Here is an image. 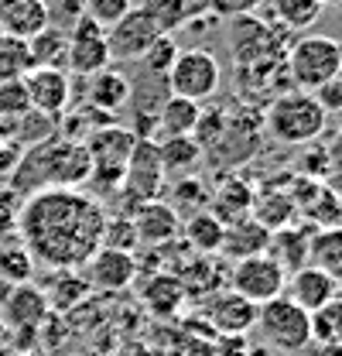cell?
I'll use <instances>...</instances> for the list:
<instances>
[{
    "mask_svg": "<svg viewBox=\"0 0 342 356\" xmlns=\"http://www.w3.org/2000/svg\"><path fill=\"white\" fill-rule=\"evenodd\" d=\"M284 295H288L298 309L315 312V309H322L325 302H332V298L339 295V281H336L329 270H322V267L304 264V267H298V270L288 274Z\"/></svg>",
    "mask_w": 342,
    "mask_h": 356,
    "instance_id": "2e32d148",
    "label": "cell"
},
{
    "mask_svg": "<svg viewBox=\"0 0 342 356\" xmlns=\"http://www.w3.org/2000/svg\"><path fill=\"white\" fill-rule=\"evenodd\" d=\"M250 216L260 220L274 233V229H281V226H291L295 216H298V209H295V202H291V192H277V195H270V199H254Z\"/></svg>",
    "mask_w": 342,
    "mask_h": 356,
    "instance_id": "1f68e13d",
    "label": "cell"
},
{
    "mask_svg": "<svg viewBox=\"0 0 342 356\" xmlns=\"http://www.w3.org/2000/svg\"><path fill=\"white\" fill-rule=\"evenodd\" d=\"M325 124H329V113L304 89H291L277 96L267 110V134L281 144H311L325 131Z\"/></svg>",
    "mask_w": 342,
    "mask_h": 356,
    "instance_id": "277c9868",
    "label": "cell"
},
{
    "mask_svg": "<svg viewBox=\"0 0 342 356\" xmlns=\"http://www.w3.org/2000/svg\"><path fill=\"white\" fill-rule=\"evenodd\" d=\"M133 131L127 127H110V124H103V127H96V131L86 134V151H89V181H86V188H89V195L96 192V199L99 195H106V192H120V181H124V168H127V158H130V147H133Z\"/></svg>",
    "mask_w": 342,
    "mask_h": 356,
    "instance_id": "3957f363",
    "label": "cell"
},
{
    "mask_svg": "<svg viewBox=\"0 0 342 356\" xmlns=\"http://www.w3.org/2000/svg\"><path fill=\"white\" fill-rule=\"evenodd\" d=\"M260 3H267V0H209V7L219 14H250Z\"/></svg>",
    "mask_w": 342,
    "mask_h": 356,
    "instance_id": "7bdbcfd3",
    "label": "cell"
},
{
    "mask_svg": "<svg viewBox=\"0 0 342 356\" xmlns=\"http://www.w3.org/2000/svg\"><path fill=\"white\" fill-rule=\"evenodd\" d=\"M219 83H222V69L209 48H178L168 76H165L171 96H185L195 103H206L209 96H215Z\"/></svg>",
    "mask_w": 342,
    "mask_h": 356,
    "instance_id": "8992f818",
    "label": "cell"
},
{
    "mask_svg": "<svg viewBox=\"0 0 342 356\" xmlns=\"http://www.w3.org/2000/svg\"><path fill=\"white\" fill-rule=\"evenodd\" d=\"M31 274H35V261H31V254L21 240L0 247V281L24 284V281H31Z\"/></svg>",
    "mask_w": 342,
    "mask_h": 356,
    "instance_id": "d6a6232c",
    "label": "cell"
},
{
    "mask_svg": "<svg viewBox=\"0 0 342 356\" xmlns=\"http://www.w3.org/2000/svg\"><path fill=\"white\" fill-rule=\"evenodd\" d=\"M332 192H336V195H339V199H342V175L336 178V188H332Z\"/></svg>",
    "mask_w": 342,
    "mask_h": 356,
    "instance_id": "ee69618b",
    "label": "cell"
},
{
    "mask_svg": "<svg viewBox=\"0 0 342 356\" xmlns=\"http://www.w3.org/2000/svg\"><path fill=\"white\" fill-rule=\"evenodd\" d=\"M106 65H113L110 48H106V28H99L96 21H89L86 14H79L69 24V55H65V72L69 76H96Z\"/></svg>",
    "mask_w": 342,
    "mask_h": 356,
    "instance_id": "30bf717a",
    "label": "cell"
},
{
    "mask_svg": "<svg viewBox=\"0 0 342 356\" xmlns=\"http://www.w3.org/2000/svg\"><path fill=\"white\" fill-rule=\"evenodd\" d=\"M284 284H288L284 267L277 264L274 257H267V254L233 261V267H229V291H236L240 298H247L256 309L263 302L281 298L284 295Z\"/></svg>",
    "mask_w": 342,
    "mask_h": 356,
    "instance_id": "ba28073f",
    "label": "cell"
},
{
    "mask_svg": "<svg viewBox=\"0 0 342 356\" xmlns=\"http://www.w3.org/2000/svg\"><path fill=\"white\" fill-rule=\"evenodd\" d=\"M10 3H14V0H0V14H3V10H7Z\"/></svg>",
    "mask_w": 342,
    "mask_h": 356,
    "instance_id": "f6af8a7d",
    "label": "cell"
},
{
    "mask_svg": "<svg viewBox=\"0 0 342 356\" xmlns=\"http://www.w3.org/2000/svg\"><path fill=\"white\" fill-rule=\"evenodd\" d=\"M209 318L222 336H247L256 325V305L240 298L236 291H215L209 302Z\"/></svg>",
    "mask_w": 342,
    "mask_h": 356,
    "instance_id": "d6986e66",
    "label": "cell"
},
{
    "mask_svg": "<svg viewBox=\"0 0 342 356\" xmlns=\"http://www.w3.org/2000/svg\"><path fill=\"white\" fill-rule=\"evenodd\" d=\"M103 247H113V250H133V247H140V243H137V233H133V222H130V216H106Z\"/></svg>",
    "mask_w": 342,
    "mask_h": 356,
    "instance_id": "ab89813d",
    "label": "cell"
},
{
    "mask_svg": "<svg viewBox=\"0 0 342 356\" xmlns=\"http://www.w3.org/2000/svg\"><path fill=\"white\" fill-rule=\"evenodd\" d=\"M181 236L188 243L192 254H219V243H222V222L215 220L209 209H199V213H188L181 222Z\"/></svg>",
    "mask_w": 342,
    "mask_h": 356,
    "instance_id": "484cf974",
    "label": "cell"
},
{
    "mask_svg": "<svg viewBox=\"0 0 342 356\" xmlns=\"http://www.w3.org/2000/svg\"><path fill=\"white\" fill-rule=\"evenodd\" d=\"M140 267H137V254L133 250H113V247H99L83 267V277L89 284V291H124L137 281Z\"/></svg>",
    "mask_w": 342,
    "mask_h": 356,
    "instance_id": "8fae6325",
    "label": "cell"
},
{
    "mask_svg": "<svg viewBox=\"0 0 342 356\" xmlns=\"http://www.w3.org/2000/svg\"><path fill=\"white\" fill-rule=\"evenodd\" d=\"M322 3H332V7H342V0H322Z\"/></svg>",
    "mask_w": 342,
    "mask_h": 356,
    "instance_id": "7dc6e473",
    "label": "cell"
},
{
    "mask_svg": "<svg viewBox=\"0 0 342 356\" xmlns=\"http://www.w3.org/2000/svg\"><path fill=\"white\" fill-rule=\"evenodd\" d=\"M17 356H31V353H17Z\"/></svg>",
    "mask_w": 342,
    "mask_h": 356,
    "instance_id": "c3c4849f",
    "label": "cell"
},
{
    "mask_svg": "<svg viewBox=\"0 0 342 356\" xmlns=\"http://www.w3.org/2000/svg\"><path fill=\"white\" fill-rule=\"evenodd\" d=\"M270 243V229L254 216H240V220L222 226V243H219V257L226 261H243V257H256L267 254Z\"/></svg>",
    "mask_w": 342,
    "mask_h": 356,
    "instance_id": "e0dca14e",
    "label": "cell"
},
{
    "mask_svg": "<svg viewBox=\"0 0 342 356\" xmlns=\"http://www.w3.org/2000/svg\"><path fill=\"white\" fill-rule=\"evenodd\" d=\"M28 55H31V69H65L69 31L48 24L35 38H28Z\"/></svg>",
    "mask_w": 342,
    "mask_h": 356,
    "instance_id": "4316f807",
    "label": "cell"
},
{
    "mask_svg": "<svg viewBox=\"0 0 342 356\" xmlns=\"http://www.w3.org/2000/svg\"><path fill=\"white\" fill-rule=\"evenodd\" d=\"M315 99H318V106L325 110V113H342V79H329V83H322V86L311 92Z\"/></svg>",
    "mask_w": 342,
    "mask_h": 356,
    "instance_id": "b9f144b4",
    "label": "cell"
},
{
    "mask_svg": "<svg viewBox=\"0 0 342 356\" xmlns=\"http://www.w3.org/2000/svg\"><path fill=\"white\" fill-rule=\"evenodd\" d=\"M89 151L76 137H44L31 151L17 158L10 168L7 192H17L21 199L42 192V188H86L89 181Z\"/></svg>",
    "mask_w": 342,
    "mask_h": 356,
    "instance_id": "7a4b0ae2",
    "label": "cell"
},
{
    "mask_svg": "<svg viewBox=\"0 0 342 356\" xmlns=\"http://www.w3.org/2000/svg\"><path fill=\"white\" fill-rule=\"evenodd\" d=\"M130 7H133V0H83V14L89 21H96L99 28H113Z\"/></svg>",
    "mask_w": 342,
    "mask_h": 356,
    "instance_id": "f35d334b",
    "label": "cell"
},
{
    "mask_svg": "<svg viewBox=\"0 0 342 356\" xmlns=\"http://www.w3.org/2000/svg\"><path fill=\"white\" fill-rule=\"evenodd\" d=\"M86 99H89L92 110L113 117L117 110H124L130 103V79L120 69L106 65L103 72H96V76L86 79Z\"/></svg>",
    "mask_w": 342,
    "mask_h": 356,
    "instance_id": "ffe728a7",
    "label": "cell"
},
{
    "mask_svg": "<svg viewBox=\"0 0 342 356\" xmlns=\"http://www.w3.org/2000/svg\"><path fill=\"white\" fill-rule=\"evenodd\" d=\"M137 10H144L161 35H171L188 21V0H140Z\"/></svg>",
    "mask_w": 342,
    "mask_h": 356,
    "instance_id": "e575fe53",
    "label": "cell"
},
{
    "mask_svg": "<svg viewBox=\"0 0 342 356\" xmlns=\"http://www.w3.org/2000/svg\"><path fill=\"white\" fill-rule=\"evenodd\" d=\"M202 103L185 99V96H165L161 106L154 110V127L158 137H192L202 127Z\"/></svg>",
    "mask_w": 342,
    "mask_h": 356,
    "instance_id": "ac0fdd59",
    "label": "cell"
},
{
    "mask_svg": "<svg viewBox=\"0 0 342 356\" xmlns=\"http://www.w3.org/2000/svg\"><path fill=\"white\" fill-rule=\"evenodd\" d=\"M256 329L260 336L281 350V353H298L311 343V322H308V312L298 309L288 295L274 298V302H263L256 309Z\"/></svg>",
    "mask_w": 342,
    "mask_h": 356,
    "instance_id": "52a82bcc",
    "label": "cell"
},
{
    "mask_svg": "<svg viewBox=\"0 0 342 356\" xmlns=\"http://www.w3.org/2000/svg\"><path fill=\"white\" fill-rule=\"evenodd\" d=\"M311 322V343L318 346H342V298L336 295L332 302H325L322 309L308 312Z\"/></svg>",
    "mask_w": 342,
    "mask_h": 356,
    "instance_id": "f546056e",
    "label": "cell"
},
{
    "mask_svg": "<svg viewBox=\"0 0 342 356\" xmlns=\"http://www.w3.org/2000/svg\"><path fill=\"white\" fill-rule=\"evenodd\" d=\"M165 181H168V175H165V165H161V154H158V140L137 137L133 147H130L120 192L137 206V202H147V199H161Z\"/></svg>",
    "mask_w": 342,
    "mask_h": 356,
    "instance_id": "9c48e42d",
    "label": "cell"
},
{
    "mask_svg": "<svg viewBox=\"0 0 342 356\" xmlns=\"http://www.w3.org/2000/svg\"><path fill=\"white\" fill-rule=\"evenodd\" d=\"M301 213H308V216L318 222V226H339L342 199L336 195V192H329V188H322V185H318V192L311 195V202H308Z\"/></svg>",
    "mask_w": 342,
    "mask_h": 356,
    "instance_id": "74e56055",
    "label": "cell"
},
{
    "mask_svg": "<svg viewBox=\"0 0 342 356\" xmlns=\"http://www.w3.org/2000/svg\"><path fill=\"white\" fill-rule=\"evenodd\" d=\"M21 83H24V92H28V106L35 113H42L48 120H58L69 110L72 79H69L65 69H28Z\"/></svg>",
    "mask_w": 342,
    "mask_h": 356,
    "instance_id": "4fadbf2b",
    "label": "cell"
},
{
    "mask_svg": "<svg viewBox=\"0 0 342 356\" xmlns=\"http://www.w3.org/2000/svg\"><path fill=\"white\" fill-rule=\"evenodd\" d=\"M267 257H274L277 264L284 267V274L298 270L308 264V233L301 226H281L270 233V243H267Z\"/></svg>",
    "mask_w": 342,
    "mask_h": 356,
    "instance_id": "cb8c5ba5",
    "label": "cell"
},
{
    "mask_svg": "<svg viewBox=\"0 0 342 356\" xmlns=\"http://www.w3.org/2000/svg\"><path fill=\"white\" fill-rule=\"evenodd\" d=\"M158 35H161V31L154 28V21H151L144 10L130 7L113 28H106L110 58H113V62H140V55L147 51V44L154 42Z\"/></svg>",
    "mask_w": 342,
    "mask_h": 356,
    "instance_id": "5bb4252c",
    "label": "cell"
},
{
    "mask_svg": "<svg viewBox=\"0 0 342 356\" xmlns=\"http://www.w3.org/2000/svg\"><path fill=\"white\" fill-rule=\"evenodd\" d=\"M48 298H44V291L38 284H31V281H24V284H10L7 288V295H3V305H0V322H3V329L7 332H38L44 322H48Z\"/></svg>",
    "mask_w": 342,
    "mask_h": 356,
    "instance_id": "7c38bea8",
    "label": "cell"
},
{
    "mask_svg": "<svg viewBox=\"0 0 342 356\" xmlns=\"http://www.w3.org/2000/svg\"><path fill=\"white\" fill-rule=\"evenodd\" d=\"M342 69V44L329 35H298L288 48V76L295 89L315 92Z\"/></svg>",
    "mask_w": 342,
    "mask_h": 356,
    "instance_id": "5b68a950",
    "label": "cell"
},
{
    "mask_svg": "<svg viewBox=\"0 0 342 356\" xmlns=\"http://www.w3.org/2000/svg\"><path fill=\"white\" fill-rule=\"evenodd\" d=\"M254 199H256L254 188L243 178H226L215 192H209V213L226 226V222L240 220V216H250Z\"/></svg>",
    "mask_w": 342,
    "mask_h": 356,
    "instance_id": "603a6c76",
    "label": "cell"
},
{
    "mask_svg": "<svg viewBox=\"0 0 342 356\" xmlns=\"http://www.w3.org/2000/svg\"><path fill=\"white\" fill-rule=\"evenodd\" d=\"M174 55H178L174 35H158L154 42L147 44V51L140 55V69H144L151 79H165L168 69H171V62H174Z\"/></svg>",
    "mask_w": 342,
    "mask_h": 356,
    "instance_id": "8d00e7d4",
    "label": "cell"
},
{
    "mask_svg": "<svg viewBox=\"0 0 342 356\" xmlns=\"http://www.w3.org/2000/svg\"><path fill=\"white\" fill-rule=\"evenodd\" d=\"M308 264L336 274L342 264V226H322L308 236Z\"/></svg>",
    "mask_w": 342,
    "mask_h": 356,
    "instance_id": "f1b7e54d",
    "label": "cell"
},
{
    "mask_svg": "<svg viewBox=\"0 0 342 356\" xmlns=\"http://www.w3.org/2000/svg\"><path fill=\"white\" fill-rule=\"evenodd\" d=\"M171 206H174L178 216H181V209L185 213L209 209V192H206V185L195 175H181V178H174V185H171Z\"/></svg>",
    "mask_w": 342,
    "mask_h": 356,
    "instance_id": "d590c367",
    "label": "cell"
},
{
    "mask_svg": "<svg viewBox=\"0 0 342 356\" xmlns=\"http://www.w3.org/2000/svg\"><path fill=\"white\" fill-rule=\"evenodd\" d=\"M31 106H28V92H24V83L14 79V83H0V113L7 117H24Z\"/></svg>",
    "mask_w": 342,
    "mask_h": 356,
    "instance_id": "60d3db41",
    "label": "cell"
},
{
    "mask_svg": "<svg viewBox=\"0 0 342 356\" xmlns=\"http://www.w3.org/2000/svg\"><path fill=\"white\" fill-rule=\"evenodd\" d=\"M51 24V7L48 0H14L3 14H0V31L10 38H35L38 31H44Z\"/></svg>",
    "mask_w": 342,
    "mask_h": 356,
    "instance_id": "44dd1931",
    "label": "cell"
},
{
    "mask_svg": "<svg viewBox=\"0 0 342 356\" xmlns=\"http://www.w3.org/2000/svg\"><path fill=\"white\" fill-rule=\"evenodd\" d=\"M42 291L48 298V309L51 312H72L76 305L86 302L89 284H86L83 270H51V281Z\"/></svg>",
    "mask_w": 342,
    "mask_h": 356,
    "instance_id": "83f0119b",
    "label": "cell"
},
{
    "mask_svg": "<svg viewBox=\"0 0 342 356\" xmlns=\"http://www.w3.org/2000/svg\"><path fill=\"white\" fill-rule=\"evenodd\" d=\"M106 206L86 188H42L21 199L14 226L35 264L48 270H83L103 247Z\"/></svg>",
    "mask_w": 342,
    "mask_h": 356,
    "instance_id": "6da1fadb",
    "label": "cell"
},
{
    "mask_svg": "<svg viewBox=\"0 0 342 356\" xmlns=\"http://www.w3.org/2000/svg\"><path fill=\"white\" fill-rule=\"evenodd\" d=\"M158 154L165 165V175H195L199 161H202V144L195 137H161L158 140Z\"/></svg>",
    "mask_w": 342,
    "mask_h": 356,
    "instance_id": "d4e9b609",
    "label": "cell"
},
{
    "mask_svg": "<svg viewBox=\"0 0 342 356\" xmlns=\"http://www.w3.org/2000/svg\"><path fill=\"white\" fill-rule=\"evenodd\" d=\"M274 17L288 28V31H304L322 17V0H267Z\"/></svg>",
    "mask_w": 342,
    "mask_h": 356,
    "instance_id": "4dcf8cb0",
    "label": "cell"
},
{
    "mask_svg": "<svg viewBox=\"0 0 342 356\" xmlns=\"http://www.w3.org/2000/svg\"><path fill=\"white\" fill-rule=\"evenodd\" d=\"M140 302H144V309L151 312V315L171 318L188 298L181 291V281L171 270H151V277L140 284Z\"/></svg>",
    "mask_w": 342,
    "mask_h": 356,
    "instance_id": "7402d4cb",
    "label": "cell"
},
{
    "mask_svg": "<svg viewBox=\"0 0 342 356\" xmlns=\"http://www.w3.org/2000/svg\"><path fill=\"white\" fill-rule=\"evenodd\" d=\"M339 298H342V284H339Z\"/></svg>",
    "mask_w": 342,
    "mask_h": 356,
    "instance_id": "681fc988",
    "label": "cell"
},
{
    "mask_svg": "<svg viewBox=\"0 0 342 356\" xmlns=\"http://www.w3.org/2000/svg\"><path fill=\"white\" fill-rule=\"evenodd\" d=\"M31 69V55H28V42L10 38L0 31V83H14L24 79V72Z\"/></svg>",
    "mask_w": 342,
    "mask_h": 356,
    "instance_id": "836d02e7",
    "label": "cell"
},
{
    "mask_svg": "<svg viewBox=\"0 0 342 356\" xmlns=\"http://www.w3.org/2000/svg\"><path fill=\"white\" fill-rule=\"evenodd\" d=\"M130 222H133L137 243H144V247H165V243H174V236L181 233V216L174 213V206H171L168 199L137 202L133 213H130Z\"/></svg>",
    "mask_w": 342,
    "mask_h": 356,
    "instance_id": "9a60e30c",
    "label": "cell"
},
{
    "mask_svg": "<svg viewBox=\"0 0 342 356\" xmlns=\"http://www.w3.org/2000/svg\"><path fill=\"white\" fill-rule=\"evenodd\" d=\"M332 277H336V281H339V284H342V264H339V270H336V274H332Z\"/></svg>",
    "mask_w": 342,
    "mask_h": 356,
    "instance_id": "bcb514c9",
    "label": "cell"
}]
</instances>
